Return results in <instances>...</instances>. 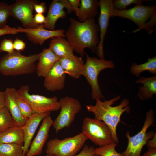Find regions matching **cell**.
<instances>
[{
    "label": "cell",
    "mask_w": 156,
    "mask_h": 156,
    "mask_svg": "<svg viewBox=\"0 0 156 156\" xmlns=\"http://www.w3.org/2000/svg\"><path fill=\"white\" fill-rule=\"evenodd\" d=\"M69 20L70 24L65 35L73 51L81 56H83L86 48L96 52L99 41V29L95 18L83 22L72 17Z\"/></svg>",
    "instance_id": "6da1fadb"
},
{
    "label": "cell",
    "mask_w": 156,
    "mask_h": 156,
    "mask_svg": "<svg viewBox=\"0 0 156 156\" xmlns=\"http://www.w3.org/2000/svg\"><path fill=\"white\" fill-rule=\"evenodd\" d=\"M120 96L115 97L108 100L103 101L100 99H96V104L86 106L87 110L93 113L95 118L104 122L109 127L111 131L112 140L114 143L118 144L119 141L116 133V128L120 121V118L123 113H129L130 108L129 106V100L124 98L120 104L112 106L115 102L118 100Z\"/></svg>",
    "instance_id": "7a4b0ae2"
},
{
    "label": "cell",
    "mask_w": 156,
    "mask_h": 156,
    "mask_svg": "<svg viewBox=\"0 0 156 156\" xmlns=\"http://www.w3.org/2000/svg\"><path fill=\"white\" fill-rule=\"evenodd\" d=\"M41 53L25 56L15 50L0 59V73L7 76H16L31 74L36 70V62Z\"/></svg>",
    "instance_id": "3957f363"
},
{
    "label": "cell",
    "mask_w": 156,
    "mask_h": 156,
    "mask_svg": "<svg viewBox=\"0 0 156 156\" xmlns=\"http://www.w3.org/2000/svg\"><path fill=\"white\" fill-rule=\"evenodd\" d=\"M118 17L130 20L138 26L133 31L136 33L145 29L149 35L156 29V6L136 5L133 8L123 10H113L111 17Z\"/></svg>",
    "instance_id": "277c9868"
},
{
    "label": "cell",
    "mask_w": 156,
    "mask_h": 156,
    "mask_svg": "<svg viewBox=\"0 0 156 156\" xmlns=\"http://www.w3.org/2000/svg\"><path fill=\"white\" fill-rule=\"evenodd\" d=\"M86 60L84 64L82 75L90 86L92 89L91 96L93 99L105 98L101 92L98 81V76L102 70L107 68H113L115 65L111 60L91 57L87 53Z\"/></svg>",
    "instance_id": "5b68a950"
},
{
    "label": "cell",
    "mask_w": 156,
    "mask_h": 156,
    "mask_svg": "<svg viewBox=\"0 0 156 156\" xmlns=\"http://www.w3.org/2000/svg\"><path fill=\"white\" fill-rule=\"evenodd\" d=\"M88 139L82 132L61 140L56 138L51 139L47 142L46 152L54 156H75Z\"/></svg>",
    "instance_id": "8992f818"
},
{
    "label": "cell",
    "mask_w": 156,
    "mask_h": 156,
    "mask_svg": "<svg viewBox=\"0 0 156 156\" xmlns=\"http://www.w3.org/2000/svg\"><path fill=\"white\" fill-rule=\"evenodd\" d=\"M154 113L152 109L146 113V118L141 130L135 135L131 136L127 132L126 137L128 139L126 150L121 154L123 156H140L142 148L147 141L152 138L156 133L154 131L147 132L148 129L154 121Z\"/></svg>",
    "instance_id": "52a82bcc"
},
{
    "label": "cell",
    "mask_w": 156,
    "mask_h": 156,
    "mask_svg": "<svg viewBox=\"0 0 156 156\" xmlns=\"http://www.w3.org/2000/svg\"><path fill=\"white\" fill-rule=\"evenodd\" d=\"M82 132L96 145L99 146L114 143L110 128L103 121L95 118H84Z\"/></svg>",
    "instance_id": "ba28073f"
},
{
    "label": "cell",
    "mask_w": 156,
    "mask_h": 156,
    "mask_svg": "<svg viewBox=\"0 0 156 156\" xmlns=\"http://www.w3.org/2000/svg\"><path fill=\"white\" fill-rule=\"evenodd\" d=\"M29 90V86L25 85L21 86L17 91L19 96L30 106L33 113L50 112L60 109L59 101L56 96L48 97L42 95L31 94Z\"/></svg>",
    "instance_id": "9c48e42d"
},
{
    "label": "cell",
    "mask_w": 156,
    "mask_h": 156,
    "mask_svg": "<svg viewBox=\"0 0 156 156\" xmlns=\"http://www.w3.org/2000/svg\"><path fill=\"white\" fill-rule=\"evenodd\" d=\"M59 101L60 112L53 120L52 125L57 133L60 130L70 126L76 114L81 108L79 101L73 97L66 96L61 98Z\"/></svg>",
    "instance_id": "30bf717a"
},
{
    "label": "cell",
    "mask_w": 156,
    "mask_h": 156,
    "mask_svg": "<svg viewBox=\"0 0 156 156\" xmlns=\"http://www.w3.org/2000/svg\"><path fill=\"white\" fill-rule=\"evenodd\" d=\"M36 1L17 0L10 5V16L19 20L24 28L34 29L39 25L34 21L33 4Z\"/></svg>",
    "instance_id": "8fae6325"
},
{
    "label": "cell",
    "mask_w": 156,
    "mask_h": 156,
    "mask_svg": "<svg viewBox=\"0 0 156 156\" xmlns=\"http://www.w3.org/2000/svg\"><path fill=\"white\" fill-rule=\"evenodd\" d=\"M99 2L100 14L98 25L100 32L99 41L96 53L100 59H104V40L109 25V19L111 17L114 8L112 0H100Z\"/></svg>",
    "instance_id": "7c38bea8"
},
{
    "label": "cell",
    "mask_w": 156,
    "mask_h": 156,
    "mask_svg": "<svg viewBox=\"0 0 156 156\" xmlns=\"http://www.w3.org/2000/svg\"><path fill=\"white\" fill-rule=\"evenodd\" d=\"M65 8L69 12H74L68 0H53L49 5L45 22L43 25L44 28L49 30H55L57 20L60 18H64L66 16V12L64 10Z\"/></svg>",
    "instance_id": "4fadbf2b"
},
{
    "label": "cell",
    "mask_w": 156,
    "mask_h": 156,
    "mask_svg": "<svg viewBox=\"0 0 156 156\" xmlns=\"http://www.w3.org/2000/svg\"><path fill=\"white\" fill-rule=\"evenodd\" d=\"M43 25H39L37 27L34 29H25L19 26L17 29L18 33H25L28 40L33 43L41 45L50 38L65 36L64 30H49L44 28Z\"/></svg>",
    "instance_id": "5bb4252c"
},
{
    "label": "cell",
    "mask_w": 156,
    "mask_h": 156,
    "mask_svg": "<svg viewBox=\"0 0 156 156\" xmlns=\"http://www.w3.org/2000/svg\"><path fill=\"white\" fill-rule=\"evenodd\" d=\"M53 120L50 115L45 117L36 136L31 143L25 156L39 155L42 153L44 146L49 136V132Z\"/></svg>",
    "instance_id": "9a60e30c"
},
{
    "label": "cell",
    "mask_w": 156,
    "mask_h": 156,
    "mask_svg": "<svg viewBox=\"0 0 156 156\" xmlns=\"http://www.w3.org/2000/svg\"><path fill=\"white\" fill-rule=\"evenodd\" d=\"M59 61L55 64L44 78V85L48 91L60 90L64 87L66 74Z\"/></svg>",
    "instance_id": "2e32d148"
},
{
    "label": "cell",
    "mask_w": 156,
    "mask_h": 156,
    "mask_svg": "<svg viewBox=\"0 0 156 156\" xmlns=\"http://www.w3.org/2000/svg\"><path fill=\"white\" fill-rule=\"evenodd\" d=\"M50 115V112L42 114L34 113L22 127L24 135V156L26 155L29 150L33 137L40 123L45 117Z\"/></svg>",
    "instance_id": "e0dca14e"
},
{
    "label": "cell",
    "mask_w": 156,
    "mask_h": 156,
    "mask_svg": "<svg viewBox=\"0 0 156 156\" xmlns=\"http://www.w3.org/2000/svg\"><path fill=\"white\" fill-rule=\"evenodd\" d=\"M16 90L13 88L6 89L4 91L5 107L8 109L16 124L22 127L26 123L28 118L23 116L18 106L15 96Z\"/></svg>",
    "instance_id": "ac0fdd59"
},
{
    "label": "cell",
    "mask_w": 156,
    "mask_h": 156,
    "mask_svg": "<svg viewBox=\"0 0 156 156\" xmlns=\"http://www.w3.org/2000/svg\"><path fill=\"white\" fill-rule=\"evenodd\" d=\"M59 61L65 74L76 79L82 75L84 63L81 57L75 55L72 57L60 58Z\"/></svg>",
    "instance_id": "d6986e66"
},
{
    "label": "cell",
    "mask_w": 156,
    "mask_h": 156,
    "mask_svg": "<svg viewBox=\"0 0 156 156\" xmlns=\"http://www.w3.org/2000/svg\"><path fill=\"white\" fill-rule=\"evenodd\" d=\"M59 59L60 58L49 48L43 49L41 52L36 66V70L38 76L45 78Z\"/></svg>",
    "instance_id": "ffe728a7"
},
{
    "label": "cell",
    "mask_w": 156,
    "mask_h": 156,
    "mask_svg": "<svg viewBox=\"0 0 156 156\" xmlns=\"http://www.w3.org/2000/svg\"><path fill=\"white\" fill-rule=\"evenodd\" d=\"M49 48L60 59L72 57L75 56L73 50L64 37L59 36L52 38Z\"/></svg>",
    "instance_id": "44dd1931"
},
{
    "label": "cell",
    "mask_w": 156,
    "mask_h": 156,
    "mask_svg": "<svg viewBox=\"0 0 156 156\" xmlns=\"http://www.w3.org/2000/svg\"><path fill=\"white\" fill-rule=\"evenodd\" d=\"M135 83L143 85L138 87V95L141 100L151 99L156 94V76L149 77H141Z\"/></svg>",
    "instance_id": "7402d4cb"
},
{
    "label": "cell",
    "mask_w": 156,
    "mask_h": 156,
    "mask_svg": "<svg viewBox=\"0 0 156 156\" xmlns=\"http://www.w3.org/2000/svg\"><path fill=\"white\" fill-rule=\"evenodd\" d=\"M99 2L97 0H81L77 16L80 22L94 18L98 14Z\"/></svg>",
    "instance_id": "603a6c76"
},
{
    "label": "cell",
    "mask_w": 156,
    "mask_h": 156,
    "mask_svg": "<svg viewBox=\"0 0 156 156\" xmlns=\"http://www.w3.org/2000/svg\"><path fill=\"white\" fill-rule=\"evenodd\" d=\"M22 127H12L0 133V144H23L24 135Z\"/></svg>",
    "instance_id": "cb8c5ba5"
},
{
    "label": "cell",
    "mask_w": 156,
    "mask_h": 156,
    "mask_svg": "<svg viewBox=\"0 0 156 156\" xmlns=\"http://www.w3.org/2000/svg\"><path fill=\"white\" fill-rule=\"evenodd\" d=\"M144 63L138 64L134 63L132 64L130 69L131 73L136 77H139L141 73L145 71H148L154 75L156 74V57L149 58Z\"/></svg>",
    "instance_id": "d4e9b609"
},
{
    "label": "cell",
    "mask_w": 156,
    "mask_h": 156,
    "mask_svg": "<svg viewBox=\"0 0 156 156\" xmlns=\"http://www.w3.org/2000/svg\"><path fill=\"white\" fill-rule=\"evenodd\" d=\"M23 144H0V156H24Z\"/></svg>",
    "instance_id": "484cf974"
},
{
    "label": "cell",
    "mask_w": 156,
    "mask_h": 156,
    "mask_svg": "<svg viewBox=\"0 0 156 156\" xmlns=\"http://www.w3.org/2000/svg\"><path fill=\"white\" fill-rule=\"evenodd\" d=\"M17 126L19 125L7 108L5 107L0 109V133L10 128Z\"/></svg>",
    "instance_id": "4316f807"
},
{
    "label": "cell",
    "mask_w": 156,
    "mask_h": 156,
    "mask_svg": "<svg viewBox=\"0 0 156 156\" xmlns=\"http://www.w3.org/2000/svg\"><path fill=\"white\" fill-rule=\"evenodd\" d=\"M117 144L113 143L105 146L94 148L95 155L99 156H123L117 152L115 147Z\"/></svg>",
    "instance_id": "83f0119b"
},
{
    "label": "cell",
    "mask_w": 156,
    "mask_h": 156,
    "mask_svg": "<svg viewBox=\"0 0 156 156\" xmlns=\"http://www.w3.org/2000/svg\"><path fill=\"white\" fill-rule=\"evenodd\" d=\"M16 101L23 116L28 118L33 114V111L29 104L18 94L17 90L15 93Z\"/></svg>",
    "instance_id": "f1b7e54d"
},
{
    "label": "cell",
    "mask_w": 156,
    "mask_h": 156,
    "mask_svg": "<svg viewBox=\"0 0 156 156\" xmlns=\"http://www.w3.org/2000/svg\"><path fill=\"white\" fill-rule=\"evenodd\" d=\"M146 0H113V5L114 8L119 10H126L127 8L132 4L136 5H143V2Z\"/></svg>",
    "instance_id": "f546056e"
},
{
    "label": "cell",
    "mask_w": 156,
    "mask_h": 156,
    "mask_svg": "<svg viewBox=\"0 0 156 156\" xmlns=\"http://www.w3.org/2000/svg\"><path fill=\"white\" fill-rule=\"evenodd\" d=\"M10 16V5L5 2H0V29L7 25V21Z\"/></svg>",
    "instance_id": "4dcf8cb0"
},
{
    "label": "cell",
    "mask_w": 156,
    "mask_h": 156,
    "mask_svg": "<svg viewBox=\"0 0 156 156\" xmlns=\"http://www.w3.org/2000/svg\"><path fill=\"white\" fill-rule=\"evenodd\" d=\"M0 50L1 52L5 51L8 53H12L14 51L13 42L11 39L5 38L0 44Z\"/></svg>",
    "instance_id": "1f68e13d"
},
{
    "label": "cell",
    "mask_w": 156,
    "mask_h": 156,
    "mask_svg": "<svg viewBox=\"0 0 156 156\" xmlns=\"http://www.w3.org/2000/svg\"><path fill=\"white\" fill-rule=\"evenodd\" d=\"M94 148L93 146H89L86 144L82 150L75 156H94L95 155Z\"/></svg>",
    "instance_id": "d6a6232c"
},
{
    "label": "cell",
    "mask_w": 156,
    "mask_h": 156,
    "mask_svg": "<svg viewBox=\"0 0 156 156\" xmlns=\"http://www.w3.org/2000/svg\"><path fill=\"white\" fill-rule=\"evenodd\" d=\"M33 5L34 10L36 14H43L46 11L47 9L46 4L44 2L38 3V1H36L33 3Z\"/></svg>",
    "instance_id": "836d02e7"
},
{
    "label": "cell",
    "mask_w": 156,
    "mask_h": 156,
    "mask_svg": "<svg viewBox=\"0 0 156 156\" xmlns=\"http://www.w3.org/2000/svg\"><path fill=\"white\" fill-rule=\"evenodd\" d=\"M18 33L16 28L11 27L7 25L0 29V36L7 34H16Z\"/></svg>",
    "instance_id": "e575fe53"
},
{
    "label": "cell",
    "mask_w": 156,
    "mask_h": 156,
    "mask_svg": "<svg viewBox=\"0 0 156 156\" xmlns=\"http://www.w3.org/2000/svg\"><path fill=\"white\" fill-rule=\"evenodd\" d=\"M13 47L15 50L20 51L25 49L26 44L23 40L17 38L13 41Z\"/></svg>",
    "instance_id": "d590c367"
},
{
    "label": "cell",
    "mask_w": 156,
    "mask_h": 156,
    "mask_svg": "<svg viewBox=\"0 0 156 156\" xmlns=\"http://www.w3.org/2000/svg\"><path fill=\"white\" fill-rule=\"evenodd\" d=\"M34 23L37 25L43 24L46 21V17L43 14H36L34 16Z\"/></svg>",
    "instance_id": "8d00e7d4"
},
{
    "label": "cell",
    "mask_w": 156,
    "mask_h": 156,
    "mask_svg": "<svg viewBox=\"0 0 156 156\" xmlns=\"http://www.w3.org/2000/svg\"><path fill=\"white\" fill-rule=\"evenodd\" d=\"M70 3L74 10L77 16L78 14L79 8L80 5V0H68Z\"/></svg>",
    "instance_id": "74e56055"
},
{
    "label": "cell",
    "mask_w": 156,
    "mask_h": 156,
    "mask_svg": "<svg viewBox=\"0 0 156 156\" xmlns=\"http://www.w3.org/2000/svg\"><path fill=\"white\" fill-rule=\"evenodd\" d=\"M148 149L156 148V134L151 139L148 140L146 144Z\"/></svg>",
    "instance_id": "f35d334b"
},
{
    "label": "cell",
    "mask_w": 156,
    "mask_h": 156,
    "mask_svg": "<svg viewBox=\"0 0 156 156\" xmlns=\"http://www.w3.org/2000/svg\"><path fill=\"white\" fill-rule=\"evenodd\" d=\"M5 107V92L0 91V109Z\"/></svg>",
    "instance_id": "ab89813d"
},
{
    "label": "cell",
    "mask_w": 156,
    "mask_h": 156,
    "mask_svg": "<svg viewBox=\"0 0 156 156\" xmlns=\"http://www.w3.org/2000/svg\"><path fill=\"white\" fill-rule=\"evenodd\" d=\"M142 156H156V148L148 149Z\"/></svg>",
    "instance_id": "60d3db41"
},
{
    "label": "cell",
    "mask_w": 156,
    "mask_h": 156,
    "mask_svg": "<svg viewBox=\"0 0 156 156\" xmlns=\"http://www.w3.org/2000/svg\"><path fill=\"white\" fill-rule=\"evenodd\" d=\"M45 156H54L53 155H52L47 154V155Z\"/></svg>",
    "instance_id": "b9f144b4"
},
{
    "label": "cell",
    "mask_w": 156,
    "mask_h": 156,
    "mask_svg": "<svg viewBox=\"0 0 156 156\" xmlns=\"http://www.w3.org/2000/svg\"><path fill=\"white\" fill-rule=\"evenodd\" d=\"M94 156H99L97 155H94Z\"/></svg>",
    "instance_id": "7bdbcfd3"
},
{
    "label": "cell",
    "mask_w": 156,
    "mask_h": 156,
    "mask_svg": "<svg viewBox=\"0 0 156 156\" xmlns=\"http://www.w3.org/2000/svg\"><path fill=\"white\" fill-rule=\"evenodd\" d=\"M1 51L0 50V55L1 53Z\"/></svg>",
    "instance_id": "ee69618b"
}]
</instances>
